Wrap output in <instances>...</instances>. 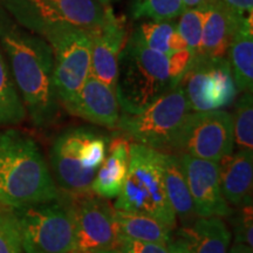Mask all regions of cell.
Instances as JSON below:
<instances>
[{
	"label": "cell",
	"mask_w": 253,
	"mask_h": 253,
	"mask_svg": "<svg viewBox=\"0 0 253 253\" xmlns=\"http://www.w3.org/2000/svg\"><path fill=\"white\" fill-rule=\"evenodd\" d=\"M116 198L115 210L148 214L170 230L177 226L176 214L167 195L163 151L131 143L128 175Z\"/></svg>",
	"instance_id": "cell-4"
},
{
	"label": "cell",
	"mask_w": 253,
	"mask_h": 253,
	"mask_svg": "<svg viewBox=\"0 0 253 253\" xmlns=\"http://www.w3.org/2000/svg\"><path fill=\"white\" fill-rule=\"evenodd\" d=\"M204 9L201 46L195 56L208 59L226 58L231 38L235 33L240 19L245 17H239L233 13L218 0H214Z\"/></svg>",
	"instance_id": "cell-17"
},
{
	"label": "cell",
	"mask_w": 253,
	"mask_h": 253,
	"mask_svg": "<svg viewBox=\"0 0 253 253\" xmlns=\"http://www.w3.org/2000/svg\"><path fill=\"white\" fill-rule=\"evenodd\" d=\"M90 34V75L116 91L120 55L128 39L125 18L116 15L112 5L106 6L102 23Z\"/></svg>",
	"instance_id": "cell-14"
},
{
	"label": "cell",
	"mask_w": 253,
	"mask_h": 253,
	"mask_svg": "<svg viewBox=\"0 0 253 253\" xmlns=\"http://www.w3.org/2000/svg\"><path fill=\"white\" fill-rule=\"evenodd\" d=\"M65 109L84 121L108 129L118 128L121 116L116 91L91 75Z\"/></svg>",
	"instance_id": "cell-15"
},
{
	"label": "cell",
	"mask_w": 253,
	"mask_h": 253,
	"mask_svg": "<svg viewBox=\"0 0 253 253\" xmlns=\"http://www.w3.org/2000/svg\"><path fill=\"white\" fill-rule=\"evenodd\" d=\"M238 214L235 220L236 243L248 245L253 249V214H252V199L240 205Z\"/></svg>",
	"instance_id": "cell-29"
},
{
	"label": "cell",
	"mask_w": 253,
	"mask_h": 253,
	"mask_svg": "<svg viewBox=\"0 0 253 253\" xmlns=\"http://www.w3.org/2000/svg\"><path fill=\"white\" fill-rule=\"evenodd\" d=\"M183 9L182 0H132L131 14L136 20H176Z\"/></svg>",
	"instance_id": "cell-25"
},
{
	"label": "cell",
	"mask_w": 253,
	"mask_h": 253,
	"mask_svg": "<svg viewBox=\"0 0 253 253\" xmlns=\"http://www.w3.org/2000/svg\"><path fill=\"white\" fill-rule=\"evenodd\" d=\"M0 47L32 123L39 128L52 126L60 109L52 47L20 26L1 6Z\"/></svg>",
	"instance_id": "cell-1"
},
{
	"label": "cell",
	"mask_w": 253,
	"mask_h": 253,
	"mask_svg": "<svg viewBox=\"0 0 253 253\" xmlns=\"http://www.w3.org/2000/svg\"><path fill=\"white\" fill-rule=\"evenodd\" d=\"M204 15V8H184L176 19L177 31L185 40L188 49L194 56L197 54L201 46Z\"/></svg>",
	"instance_id": "cell-27"
},
{
	"label": "cell",
	"mask_w": 253,
	"mask_h": 253,
	"mask_svg": "<svg viewBox=\"0 0 253 253\" xmlns=\"http://www.w3.org/2000/svg\"><path fill=\"white\" fill-rule=\"evenodd\" d=\"M129 149L130 140L121 131L109 138L106 158L91 182L93 194L106 199L118 197L128 175Z\"/></svg>",
	"instance_id": "cell-16"
},
{
	"label": "cell",
	"mask_w": 253,
	"mask_h": 253,
	"mask_svg": "<svg viewBox=\"0 0 253 253\" xmlns=\"http://www.w3.org/2000/svg\"><path fill=\"white\" fill-rule=\"evenodd\" d=\"M170 246H171L173 253H189V251L186 250L184 244H183V243L178 238H177L176 240H171Z\"/></svg>",
	"instance_id": "cell-35"
},
{
	"label": "cell",
	"mask_w": 253,
	"mask_h": 253,
	"mask_svg": "<svg viewBox=\"0 0 253 253\" xmlns=\"http://www.w3.org/2000/svg\"><path fill=\"white\" fill-rule=\"evenodd\" d=\"M214 0H182L184 8H205Z\"/></svg>",
	"instance_id": "cell-33"
},
{
	"label": "cell",
	"mask_w": 253,
	"mask_h": 253,
	"mask_svg": "<svg viewBox=\"0 0 253 253\" xmlns=\"http://www.w3.org/2000/svg\"><path fill=\"white\" fill-rule=\"evenodd\" d=\"M118 250L120 253H173L170 244L141 242L120 236Z\"/></svg>",
	"instance_id": "cell-30"
},
{
	"label": "cell",
	"mask_w": 253,
	"mask_h": 253,
	"mask_svg": "<svg viewBox=\"0 0 253 253\" xmlns=\"http://www.w3.org/2000/svg\"><path fill=\"white\" fill-rule=\"evenodd\" d=\"M239 17L253 14V0H218Z\"/></svg>",
	"instance_id": "cell-32"
},
{
	"label": "cell",
	"mask_w": 253,
	"mask_h": 253,
	"mask_svg": "<svg viewBox=\"0 0 253 253\" xmlns=\"http://www.w3.org/2000/svg\"><path fill=\"white\" fill-rule=\"evenodd\" d=\"M192 58H194V55L188 48L173 52L168 55L170 78H171L172 84L175 87L181 82L183 75H184V73L192 61Z\"/></svg>",
	"instance_id": "cell-31"
},
{
	"label": "cell",
	"mask_w": 253,
	"mask_h": 253,
	"mask_svg": "<svg viewBox=\"0 0 253 253\" xmlns=\"http://www.w3.org/2000/svg\"><path fill=\"white\" fill-rule=\"evenodd\" d=\"M25 253H71L75 230L71 211L58 199L14 209Z\"/></svg>",
	"instance_id": "cell-8"
},
{
	"label": "cell",
	"mask_w": 253,
	"mask_h": 253,
	"mask_svg": "<svg viewBox=\"0 0 253 253\" xmlns=\"http://www.w3.org/2000/svg\"><path fill=\"white\" fill-rule=\"evenodd\" d=\"M233 118L235 142L240 149L253 150V97L252 91H244L237 101Z\"/></svg>",
	"instance_id": "cell-26"
},
{
	"label": "cell",
	"mask_w": 253,
	"mask_h": 253,
	"mask_svg": "<svg viewBox=\"0 0 253 253\" xmlns=\"http://www.w3.org/2000/svg\"><path fill=\"white\" fill-rule=\"evenodd\" d=\"M0 6L20 26L42 38L62 30L94 31L106 12L97 0H0Z\"/></svg>",
	"instance_id": "cell-6"
},
{
	"label": "cell",
	"mask_w": 253,
	"mask_h": 253,
	"mask_svg": "<svg viewBox=\"0 0 253 253\" xmlns=\"http://www.w3.org/2000/svg\"><path fill=\"white\" fill-rule=\"evenodd\" d=\"M179 84L191 112L223 109L232 104L238 93L227 58L195 56Z\"/></svg>",
	"instance_id": "cell-12"
},
{
	"label": "cell",
	"mask_w": 253,
	"mask_h": 253,
	"mask_svg": "<svg viewBox=\"0 0 253 253\" xmlns=\"http://www.w3.org/2000/svg\"><path fill=\"white\" fill-rule=\"evenodd\" d=\"M59 198L37 142L17 129H0V205L20 209Z\"/></svg>",
	"instance_id": "cell-2"
},
{
	"label": "cell",
	"mask_w": 253,
	"mask_h": 253,
	"mask_svg": "<svg viewBox=\"0 0 253 253\" xmlns=\"http://www.w3.org/2000/svg\"><path fill=\"white\" fill-rule=\"evenodd\" d=\"M0 253H24L17 213L4 205H0Z\"/></svg>",
	"instance_id": "cell-28"
},
{
	"label": "cell",
	"mask_w": 253,
	"mask_h": 253,
	"mask_svg": "<svg viewBox=\"0 0 253 253\" xmlns=\"http://www.w3.org/2000/svg\"><path fill=\"white\" fill-rule=\"evenodd\" d=\"M235 145L232 114L226 110L190 112L177 134L171 151L220 162Z\"/></svg>",
	"instance_id": "cell-9"
},
{
	"label": "cell",
	"mask_w": 253,
	"mask_h": 253,
	"mask_svg": "<svg viewBox=\"0 0 253 253\" xmlns=\"http://www.w3.org/2000/svg\"><path fill=\"white\" fill-rule=\"evenodd\" d=\"M176 30V20H145L132 32L148 48L169 55V41Z\"/></svg>",
	"instance_id": "cell-24"
},
{
	"label": "cell",
	"mask_w": 253,
	"mask_h": 253,
	"mask_svg": "<svg viewBox=\"0 0 253 253\" xmlns=\"http://www.w3.org/2000/svg\"><path fill=\"white\" fill-rule=\"evenodd\" d=\"M177 238L189 253H229L231 232L219 217H198L190 225L182 226Z\"/></svg>",
	"instance_id": "cell-19"
},
{
	"label": "cell",
	"mask_w": 253,
	"mask_h": 253,
	"mask_svg": "<svg viewBox=\"0 0 253 253\" xmlns=\"http://www.w3.org/2000/svg\"><path fill=\"white\" fill-rule=\"evenodd\" d=\"M178 158L197 217H230L232 210L221 192L218 162L185 154Z\"/></svg>",
	"instance_id": "cell-13"
},
{
	"label": "cell",
	"mask_w": 253,
	"mask_h": 253,
	"mask_svg": "<svg viewBox=\"0 0 253 253\" xmlns=\"http://www.w3.org/2000/svg\"><path fill=\"white\" fill-rule=\"evenodd\" d=\"M229 253H253V249L242 243H236L229 249Z\"/></svg>",
	"instance_id": "cell-34"
},
{
	"label": "cell",
	"mask_w": 253,
	"mask_h": 253,
	"mask_svg": "<svg viewBox=\"0 0 253 253\" xmlns=\"http://www.w3.org/2000/svg\"><path fill=\"white\" fill-rule=\"evenodd\" d=\"M109 137L87 126L69 128L50 148L53 179L69 196L90 192L96 171L106 158Z\"/></svg>",
	"instance_id": "cell-5"
},
{
	"label": "cell",
	"mask_w": 253,
	"mask_h": 253,
	"mask_svg": "<svg viewBox=\"0 0 253 253\" xmlns=\"http://www.w3.org/2000/svg\"><path fill=\"white\" fill-rule=\"evenodd\" d=\"M190 112L184 90L178 84L141 112L121 113L116 129L135 143L171 151L173 141Z\"/></svg>",
	"instance_id": "cell-7"
},
{
	"label": "cell",
	"mask_w": 253,
	"mask_h": 253,
	"mask_svg": "<svg viewBox=\"0 0 253 253\" xmlns=\"http://www.w3.org/2000/svg\"><path fill=\"white\" fill-rule=\"evenodd\" d=\"M220 189L227 203L240 207L252 199L253 150L239 149L220 161Z\"/></svg>",
	"instance_id": "cell-18"
},
{
	"label": "cell",
	"mask_w": 253,
	"mask_h": 253,
	"mask_svg": "<svg viewBox=\"0 0 253 253\" xmlns=\"http://www.w3.org/2000/svg\"><path fill=\"white\" fill-rule=\"evenodd\" d=\"M97 1H99L101 5H103V6H108V5H112L113 2L119 1V0H97Z\"/></svg>",
	"instance_id": "cell-36"
},
{
	"label": "cell",
	"mask_w": 253,
	"mask_h": 253,
	"mask_svg": "<svg viewBox=\"0 0 253 253\" xmlns=\"http://www.w3.org/2000/svg\"><path fill=\"white\" fill-rule=\"evenodd\" d=\"M173 87L168 55L148 48L132 32L119 62L116 95L122 113L141 112Z\"/></svg>",
	"instance_id": "cell-3"
},
{
	"label": "cell",
	"mask_w": 253,
	"mask_h": 253,
	"mask_svg": "<svg viewBox=\"0 0 253 253\" xmlns=\"http://www.w3.org/2000/svg\"><path fill=\"white\" fill-rule=\"evenodd\" d=\"M66 204L74 221L75 238L71 253H94L118 250L120 235L115 209L108 199L93 192L69 196Z\"/></svg>",
	"instance_id": "cell-10"
},
{
	"label": "cell",
	"mask_w": 253,
	"mask_h": 253,
	"mask_svg": "<svg viewBox=\"0 0 253 253\" xmlns=\"http://www.w3.org/2000/svg\"><path fill=\"white\" fill-rule=\"evenodd\" d=\"M253 14L240 19L227 48L229 61L237 91L253 89Z\"/></svg>",
	"instance_id": "cell-20"
},
{
	"label": "cell",
	"mask_w": 253,
	"mask_h": 253,
	"mask_svg": "<svg viewBox=\"0 0 253 253\" xmlns=\"http://www.w3.org/2000/svg\"><path fill=\"white\" fill-rule=\"evenodd\" d=\"M115 220L121 237L166 245L171 243L172 230L148 214L115 210Z\"/></svg>",
	"instance_id": "cell-22"
},
{
	"label": "cell",
	"mask_w": 253,
	"mask_h": 253,
	"mask_svg": "<svg viewBox=\"0 0 253 253\" xmlns=\"http://www.w3.org/2000/svg\"><path fill=\"white\" fill-rule=\"evenodd\" d=\"M163 166L164 181L170 205L177 219L181 220L182 226L190 225L198 217L195 212L194 203L178 156L163 151Z\"/></svg>",
	"instance_id": "cell-21"
},
{
	"label": "cell",
	"mask_w": 253,
	"mask_h": 253,
	"mask_svg": "<svg viewBox=\"0 0 253 253\" xmlns=\"http://www.w3.org/2000/svg\"><path fill=\"white\" fill-rule=\"evenodd\" d=\"M94 253H120L119 250H101V251H96Z\"/></svg>",
	"instance_id": "cell-37"
},
{
	"label": "cell",
	"mask_w": 253,
	"mask_h": 253,
	"mask_svg": "<svg viewBox=\"0 0 253 253\" xmlns=\"http://www.w3.org/2000/svg\"><path fill=\"white\" fill-rule=\"evenodd\" d=\"M26 116L25 104L0 47V128L20 125L26 120Z\"/></svg>",
	"instance_id": "cell-23"
},
{
	"label": "cell",
	"mask_w": 253,
	"mask_h": 253,
	"mask_svg": "<svg viewBox=\"0 0 253 253\" xmlns=\"http://www.w3.org/2000/svg\"><path fill=\"white\" fill-rule=\"evenodd\" d=\"M53 50L54 84L60 103L65 107L90 75L91 34L82 30L56 31L43 38Z\"/></svg>",
	"instance_id": "cell-11"
}]
</instances>
